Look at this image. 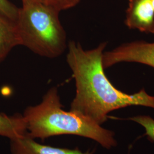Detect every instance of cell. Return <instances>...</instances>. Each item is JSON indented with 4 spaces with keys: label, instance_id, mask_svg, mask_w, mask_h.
I'll use <instances>...</instances> for the list:
<instances>
[{
    "label": "cell",
    "instance_id": "4fadbf2b",
    "mask_svg": "<svg viewBox=\"0 0 154 154\" xmlns=\"http://www.w3.org/2000/svg\"><path fill=\"white\" fill-rule=\"evenodd\" d=\"M151 1H152V6H153L154 9V0H151Z\"/></svg>",
    "mask_w": 154,
    "mask_h": 154
},
{
    "label": "cell",
    "instance_id": "52a82bcc",
    "mask_svg": "<svg viewBox=\"0 0 154 154\" xmlns=\"http://www.w3.org/2000/svg\"><path fill=\"white\" fill-rule=\"evenodd\" d=\"M18 45L21 42L16 23L0 14V62Z\"/></svg>",
    "mask_w": 154,
    "mask_h": 154
},
{
    "label": "cell",
    "instance_id": "30bf717a",
    "mask_svg": "<svg viewBox=\"0 0 154 154\" xmlns=\"http://www.w3.org/2000/svg\"><path fill=\"white\" fill-rule=\"evenodd\" d=\"M20 8L9 0H0V14L16 23L19 14Z\"/></svg>",
    "mask_w": 154,
    "mask_h": 154
},
{
    "label": "cell",
    "instance_id": "9c48e42d",
    "mask_svg": "<svg viewBox=\"0 0 154 154\" xmlns=\"http://www.w3.org/2000/svg\"><path fill=\"white\" fill-rule=\"evenodd\" d=\"M128 120L135 122L144 128L146 135L149 141L154 142V119L148 116H138L129 118Z\"/></svg>",
    "mask_w": 154,
    "mask_h": 154
},
{
    "label": "cell",
    "instance_id": "ba28073f",
    "mask_svg": "<svg viewBox=\"0 0 154 154\" xmlns=\"http://www.w3.org/2000/svg\"><path fill=\"white\" fill-rule=\"evenodd\" d=\"M27 132L23 116H8L4 114H0V136L8 137L11 140L21 137Z\"/></svg>",
    "mask_w": 154,
    "mask_h": 154
},
{
    "label": "cell",
    "instance_id": "7c38bea8",
    "mask_svg": "<svg viewBox=\"0 0 154 154\" xmlns=\"http://www.w3.org/2000/svg\"><path fill=\"white\" fill-rule=\"evenodd\" d=\"M28 1V0H22V1ZM32 1H41V2H44V0H32Z\"/></svg>",
    "mask_w": 154,
    "mask_h": 154
},
{
    "label": "cell",
    "instance_id": "8992f818",
    "mask_svg": "<svg viewBox=\"0 0 154 154\" xmlns=\"http://www.w3.org/2000/svg\"><path fill=\"white\" fill-rule=\"evenodd\" d=\"M12 154H93V151L83 152L79 149H73L53 147L37 143L28 132L23 136L11 140Z\"/></svg>",
    "mask_w": 154,
    "mask_h": 154
},
{
    "label": "cell",
    "instance_id": "3957f363",
    "mask_svg": "<svg viewBox=\"0 0 154 154\" xmlns=\"http://www.w3.org/2000/svg\"><path fill=\"white\" fill-rule=\"evenodd\" d=\"M60 13L44 2L22 1L16 22L21 45L46 58L62 54L67 47V39Z\"/></svg>",
    "mask_w": 154,
    "mask_h": 154
},
{
    "label": "cell",
    "instance_id": "8fae6325",
    "mask_svg": "<svg viewBox=\"0 0 154 154\" xmlns=\"http://www.w3.org/2000/svg\"><path fill=\"white\" fill-rule=\"evenodd\" d=\"M81 0H44L48 5L53 7L58 11H63L75 7Z\"/></svg>",
    "mask_w": 154,
    "mask_h": 154
},
{
    "label": "cell",
    "instance_id": "7a4b0ae2",
    "mask_svg": "<svg viewBox=\"0 0 154 154\" xmlns=\"http://www.w3.org/2000/svg\"><path fill=\"white\" fill-rule=\"evenodd\" d=\"M23 117L33 139L66 134L91 139L107 149L117 144L114 132L86 116L63 110L56 88L50 89L40 104L28 107Z\"/></svg>",
    "mask_w": 154,
    "mask_h": 154
},
{
    "label": "cell",
    "instance_id": "277c9868",
    "mask_svg": "<svg viewBox=\"0 0 154 154\" xmlns=\"http://www.w3.org/2000/svg\"><path fill=\"white\" fill-rule=\"evenodd\" d=\"M121 62H135L154 69V42L135 41L103 52L102 65L107 69Z\"/></svg>",
    "mask_w": 154,
    "mask_h": 154
},
{
    "label": "cell",
    "instance_id": "5b68a950",
    "mask_svg": "<svg viewBox=\"0 0 154 154\" xmlns=\"http://www.w3.org/2000/svg\"><path fill=\"white\" fill-rule=\"evenodd\" d=\"M125 23L130 29L154 34V9L151 0H128Z\"/></svg>",
    "mask_w": 154,
    "mask_h": 154
},
{
    "label": "cell",
    "instance_id": "6da1fadb",
    "mask_svg": "<svg viewBox=\"0 0 154 154\" xmlns=\"http://www.w3.org/2000/svg\"><path fill=\"white\" fill-rule=\"evenodd\" d=\"M107 45L103 42L93 49H83L80 44L70 41L67 62L75 81L76 94L70 110L101 125L110 112L131 106L154 109V96L144 89L125 93L111 83L105 74L102 56Z\"/></svg>",
    "mask_w": 154,
    "mask_h": 154
}]
</instances>
